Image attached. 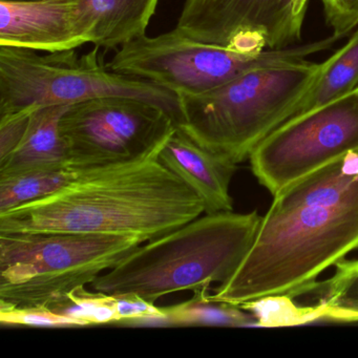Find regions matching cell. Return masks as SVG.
I'll use <instances>...</instances> for the list:
<instances>
[{"label": "cell", "mask_w": 358, "mask_h": 358, "mask_svg": "<svg viewBox=\"0 0 358 358\" xmlns=\"http://www.w3.org/2000/svg\"><path fill=\"white\" fill-rule=\"evenodd\" d=\"M357 248L358 148L273 194L246 257L210 299L299 295Z\"/></svg>", "instance_id": "obj_1"}, {"label": "cell", "mask_w": 358, "mask_h": 358, "mask_svg": "<svg viewBox=\"0 0 358 358\" xmlns=\"http://www.w3.org/2000/svg\"><path fill=\"white\" fill-rule=\"evenodd\" d=\"M164 144L133 160L77 169L58 192L0 213V234H125L148 242L173 231L205 207L161 162Z\"/></svg>", "instance_id": "obj_2"}, {"label": "cell", "mask_w": 358, "mask_h": 358, "mask_svg": "<svg viewBox=\"0 0 358 358\" xmlns=\"http://www.w3.org/2000/svg\"><path fill=\"white\" fill-rule=\"evenodd\" d=\"M204 215L140 245L92 288L155 303L171 293L227 282L252 246L262 217L257 210Z\"/></svg>", "instance_id": "obj_3"}, {"label": "cell", "mask_w": 358, "mask_h": 358, "mask_svg": "<svg viewBox=\"0 0 358 358\" xmlns=\"http://www.w3.org/2000/svg\"><path fill=\"white\" fill-rule=\"evenodd\" d=\"M322 64L249 71L210 91L179 96L177 127L203 148L238 164L288 120L315 83Z\"/></svg>", "instance_id": "obj_4"}, {"label": "cell", "mask_w": 358, "mask_h": 358, "mask_svg": "<svg viewBox=\"0 0 358 358\" xmlns=\"http://www.w3.org/2000/svg\"><path fill=\"white\" fill-rule=\"evenodd\" d=\"M143 243L125 234H0V301L53 309Z\"/></svg>", "instance_id": "obj_5"}, {"label": "cell", "mask_w": 358, "mask_h": 358, "mask_svg": "<svg viewBox=\"0 0 358 358\" xmlns=\"http://www.w3.org/2000/svg\"><path fill=\"white\" fill-rule=\"evenodd\" d=\"M75 50L45 55L0 45V116L43 106H71L106 96L139 98L162 106L179 120V96L146 79L113 72L98 53Z\"/></svg>", "instance_id": "obj_6"}, {"label": "cell", "mask_w": 358, "mask_h": 358, "mask_svg": "<svg viewBox=\"0 0 358 358\" xmlns=\"http://www.w3.org/2000/svg\"><path fill=\"white\" fill-rule=\"evenodd\" d=\"M336 35L285 49L246 51L236 45L201 43L177 28L158 36L138 37L120 48L108 68L152 81L178 96L210 91L236 77L267 66L305 62L333 47Z\"/></svg>", "instance_id": "obj_7"}, {"label": "cell", "mask_w": 358, "mask_h": 358, "mask_svg": "<svg viewBox=\"0 0 358 358\" xmlns=\"http://www.w3.org/2000/svg\"><path fill=\"white\" fill-rule=\"evenodd\" d=\"M176 127L162 106L125 96L71 104L60 120L68 166L77 169L133 160L164 144Z\"/></svg>", "instance_id": "obj_8"}, {"label": "cell", "mask_w": 358, "mask_h": 358, "mask_svg": "<svg viewBox=\"0 0 358 358\" xmlns=\"http://www.w3.org/2000/svg\"><path fill=\"white\" fill-rule=\"evenodd\" d=\"M358 148V93L285 121L251 152L253 175L273 196Z\"/></svg>", "instance_id": "obj_9"}, {"label": "cell", "mask_w": 358, "mask_h": 358, "mask_svg": "<svg viewBox=\"0 0 358 358\" xmlns=\"http://www.w3.org/2000/svg\"><path fill=\"white\" fill-rule=\"evenodd\" d=\"M303 24L292 0H186L176 28L201 43L229 45L243 38L276 50L301 41Z\"/></svg>", "instance_id": "obj_10"}, {"label": "cell", "mask_w": 358, "mask_h": 358, "mask_svg": "<svg viewBox=\"0 0 358 358\" xmlns=\"http://www.w3.org/2000/svg\"><path fill=\"white\" fill-rule=\"evenodd\" d=\"M89 0L0 3V45L39 52L76 50L95 41Z\"/></svg>", "instance_id": "obj_11"}, {"label": "cell", "mask_w": 358, "mask_h": 358, "mask_svg": "<svg viewBox=\"0 0 358 358\" xmlns=\"http://www.w3.org/2000/svg\"><path fill=\"white\" fill-rule=\"evenodd\" d=\"M159 159L198 194L205 213L234 211L229 189L236 163L203 148L178 127Z\"/></svg>", "instance_id": "obj_12"}, {"label": "cell", "mask_w": 358, "mask_h": 358, "mask_svg": "<svg viewBox=\"0 0 358 358\" xmlns=\"http://www.w3.org/2000/svg\"><path fill=\"white\" fill-rule=\"evenodd\" d=\"M69 106L57 104L35 108L22 141L7 158L0 161V175L43 167L68 166L60 120Z\"/></svg>", "instance_id": "obj_13"}, {"label": "cell", "mask_w": 358, "mask_h": 358, "mask_svg": "<svg viewBox=\"0 0 358 358\" xmlns=\"http://www.w3.org/2000/svg\"><path fill=\"white\" fill-rule=\"evenodd\" d=\"M95 18V41L104 49H116L145 35L159 0H89Z\"/></svg>", "instance_id": "obj_14"}, {"label": "cell", "mask_w": 358, "mask_h": 358, "mask_svg": "<svg viewBox=\"0 0 358 358\" xmlns=\"http://www.w3.org/2000/svg\"><path fill=\"white\" fill-rule=\"evenodd\" d=\"M357 91L358 26L347 45L322 62L317 79L289 119L303 116Z\"/></svg>", "instance_id": "obj_15"}, {"label": "cell", "mask_w": 358, "mask_h": 358, "mask_svg": "<svg viewBox=\"0 0 358 358\" xmlns=\"http://www.w3.org/2000/svg\"><path fill=\"white\" fill-rule=\"evenodd\" d=\"M77 173L72 167L54 166L0 175V213L58 192Z\"/></svg>", "instance_id": "obj_16"}, {"label": "cell", "mask_w": 358, "mask_h": 358, "mask_svg": "<svg viewBox=\"0 0 358 358\" xmlns=\"http://www.w3.org/2000/svg\"><path fill=\"white\" fill-rule=\"evenodd\" d=\"M208 287L196 289L194 296L183 303L163 307L166 324L177 326H259L252 314L240 306L210 299Z\"/></svg>", "instance_id": "obj_17"}, {"label": "cell", "mask_w": 358, "mask_h": 358, "mask_svg": "<svg viewBox=\"0 0 358 358\" xmlns=\"http://www.w3.org/2000/svg\"><path fill=\"white\" fill-rule=\"evenodd\" d=\"M320 301L324 318L338 322H358V259H341L335 264V273L324 282Z\"/></svg>", "instance_id": "obj_18"}, {"label": "cell", "mask_w": 358, "mask_h": 358, "mask_svg": "<svg viewBox=\"0 0 358 358\" xmlns=\"http://www.w3.org/2000/svg\"><path fill=\"white\" fill-rule=\"evenodd\" d=\"M240 307L250 311L261 327L297 326L324 318L320 303L314 307H296L287 294L269 295Z\"/></svg>", "instance_id": "obj_19"}, {"label": "cell", "mask_w": 358, "mask_h": 358, "mask_svg": "<svg viewBox=\"0 0 358 358\" xmlns=\"http://www.w3.org/2000/svg\"><path fill=\"white\" fill-rule=\"evenodd\" d=\"M51 310L78 320L83 327L118 322L114 295L92 293L85 288L71 293L64 303Z\"/></svg>", "instance_id": "obj_20"}, {"label": "cell", "mask_w": 358, "mask_h": 358, "mask_svg": "<svg viewBox=\"0 0 358 358\" xmlns=\"http://www.w3.org/2000/svg\"><path fill=\"white\" fill-rule=\"evenodd\" d=\"M0 322L7 326L83 327L74 318L45 307H18L0 301Z\"/></svg>", "instance_id": "obj_21"}, {"label": "cell", "mask_w": 358, "mask_h": 358, "mask_svg": "<svg viewBox=\"0 0 358 358\" xmlns=\"http://www.w3.org/2000/svg\"><path fill=\"white\" fill-rule=\"evenodd\" d=\"M333 34L343 38L358 26V0H320Z\"/></svg>", "instance_id": "obj_22"}, {"label": "cell", "mask_w": 358, "mask_h": 358, "mask_svg": "<svg viewBox=\"0 0 358 358\" xmlns=\"http://www.w3.org/2000/svg\"><path fill=\"white\" fill-rule=\"evenodd\" d=\"M37 108V106H36ZM35 108L0 116V161L7 158L22 141Z\"/></svg>", "instance_id": "obj_23"}, {"label": "cell", "mask_w": 358, "mask_h": 358, "mask_svg": "<svg viewBox=\"0 0 358 358\" xmlns=\"http://www.w3.org/2000/svg\"><path fill=\"white\" fill-rule=\"evenodd\" d=\"M308 3H309V0H292L293 15L301 22H303V20H305Z\"/></svg>", "instance_id": "obj_24"}, {"label": "cell", "mask_w": 358, "mask_h": 358, "mask_svg": "<svg viewBox=\"0 0 358 358\" xmlns=\"http://www.w3.org/2000/svg\"><path fill=\"white\" fill-rule=\"evenodd\" d=\"M43 0H0V3H38Z\"/></svg>", "instance_id": "obj_25"}, {"label": "cell", "mask_w": 358, "mask_h": 358, "mask_svg": "<svg viewBox=\"0 0 358 358\" xmlns=\"http://www.w3.org/2000/svg\"><path fill=\"white\" fill-rule=\"evenodd\" d=\"M357 93H358V91H357Z\"/></svg>", "instance_id": "obj_26"}]
</instances>
